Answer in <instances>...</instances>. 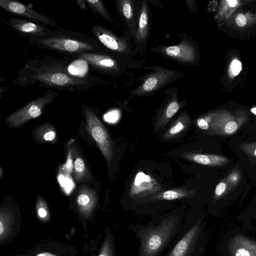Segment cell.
<instances>
[{"mask_svg": "<svg viewBox=\"0 0 256 256\" xmlns=\"http://www.w3.org/2000/svg\"><path fill=\"white\" fill-rule=\"evenodd\" d=\"M182 216L172 214L145 225L131 226L140 242L137 256H160L182 230Z\"/></svg>", "mask_w": 256, "mask_h": 256, "instance_id": "obj_1", "label": "cell"}, {"mask_svg": "<svg viewBox=\"0 0 256 256\" xmlns=\"http://www.w3.org/2000/svg\"><path fill=\"white\" fill-rule=\"evenodd\" d=\"M142 68L150 70V72L138 79V80L141 82L130 92V97L127 101L134 97L152 95L172 82L178 80L184 76V74L180 71L158 66H144Z\"/></svg>", "mask_w": 256, "mask_h": 256, "instance_id": "obj_2", "label": "cell"}, {"mask_svg": "<svg viewBox=\"0 0 256 256\" xmlns=\"http://www.w3.org/2000/svg\"><path fill=\"white\" fill-rule=\"evenodd\" d=\"M177 35L180 40L176 44L168 46L162 44L151 48L150 50L182 64H197L200 54L196 42L186 33H179Z\"/></svg>", "mask_w": 256, "mask_h": 256, "instance_id": "obj_3", "label": "cell"}, {"mask_svg": "<svg viewBox=\"0 0 256 256\" xmlns=\"http://www.w3.org/2000/svg\"><path fill=\"white\" fill-rule=\"evenodd\" d=\"M92 33L107 48L122 58L134 60L136 53L131 40L126 34L118 36L112 30L100 26H94Z\"/></svg>", "mask_w": 256, "mask_h": 256, "instance_id": "obj_4", "label": "cell"}, {"mask_svg": "<svg viewBox=\"0 0 256 256\" xmlns=\"http://www.w3.org/2000/svg\"><path fill=\"white\" fill-rule=\"evenodd\" d=\"M202 223L184 222L176 244L166 256H197Z\"/></svg>", "mask_w": 256, "mask_h": 256, "instance_id": "obj_5", "label": "cell"}, {"mask_svg": "<svg viewBox=\"0 0 256 256\" xmlns=\"http://www.w3.org/2000/svg\"><path fill=\"white\" fill-rule=\"evenodd\" d=\"M56 92L47 91L46 94L8 115L6 120L10 126L15 128L20 126L26 122L36 118L42 114L45 106L52 102Z\"/></svg>", "mask_w": 256, "mask_h": 256, "instance_id": "obj_6", "label": "cell"}, {"mask_svg": "<svg viewBox=\"0 0 256 256\" xmlns=\"http://www.w3.org/2000/svg\"><path fill=\"white\" fill-rule=\"evenodd\" d=\"M84 114L87 130L105 157L108 166H110L113 157L114 148L112 140L108 131L91 110L85 109Z\"/></svg>", "mask_w": 256, "mask_h": 256, "instance_id": "obj_7", "label": "cell"}, {"mask_svg": "<svg viewBox=\"0 0 256 256\" xmlns=\"http://www.w3.org/2000/svg\"><path fill=\"white\" fill-rule=\"evenodd\" d=\"M179 88L171 87L164 92L165 98L156 112L154 131L156 134L163 128L186 104V100H180Z\"/></svg>", "mask_w": 256, "mask_h": 256, "instance_id": "obj_8", "label": "cell"}, {"mask_svg": "<svg viewBox=\"0 0 256 256\" xmlns=\"http://www.w3.org/2000/svg\"><path fill=\"white\" fill-rule=\"evenodd\" d=\"M152 16L148 2L140 0L138 20L132 40L136 54L144 52L146 50L150 35Z\"/></svg>", "mask_w": 256, "mask_h": 256, "instance_id": "obj_9", "label": "cell"}, {"mask_svg": "<svg viewBox=\"0 0 256 256\" xmlns=\"http://www.w3.org/2000/svg\"><path fill=\"white\" fill-rule=\"evenodd\" d=\"M160 184L152 176L138 172L130 186L128 196L133 200L150 197L162 191Z\"/></svg>", "mask_w": 256, "mask_h": 256, "instance_id": "obj_10", "label": "cell"}, {"mask_svg": "<svg viewBox=\"0 0 256 256\" xmlns=\"http://www.w3.org/2000/svg\"><path fill=\"white\" fill-rule=\"evenodd\" d=\"M37 44L46 48L68 52H80L94 50L96 48L90 44L62 37L40 39Z\"/></svg>", "mask_w": 256, "mask_h": 256, "instance_id": "obj_11", "label": "cell"}, {"mask_svg": "<svg viewBox=\"0 0 256 256\" xmlns=\"http://www.w3.org/2000/svg\"><path fill=\"white\" fill-rule=\"evenodd\" d=\"M118 14L126 30V34L132 40L140 12V0H115Z\"/></svg>", "mask_w": 256, "mask_h": 256, "instance_id": "obj_12", "label": "cell"}, {"mask_svg": "<svg viewBox=\"0 0 256 256\" xmlns=\"http://www.w3.org/2000/svg\"><path fill=\"white\" fill-rule=\"evenodd\" d=\"M32 5H26L14 0H0V6L8 13L30 19L43 24L56 27L55 22L50 18L34 10Z\"/></svg>", "mask_w": 256, "mask_h": 256, "instance_id": "obj_13", "label": "cell"}, {"mask_svg": "<svg viewBox=\"0 0 256 256\" xmlns=\"http://www.w3.org/2000/svg\"><path fill=\"white\" fill-rule=\"evenodd\" d=\"M210 116L208 130L211 133L217 134H233L242 124L244 122L240 118H236L230 114L210 113Z\"/></svg>", "mask_w": 256, "mask_h": 256, "instance_id": "obj_14", "label": "cell"}, {"mask_svg": "<svg viewBox=\"0 0 256 256\" xmlns=\"http://www.w3.org/2000/svg\"><path fill=\"white\" fill-rule=\"evenodd\" d=\"M36 80L45 84L58 87H67L81 84V80L73 78L62 72L44 73L36 76Z\"/></svg>", "mask_w": 256, "mask_h": 256, "instance_id": "obj_15", "label": "cell"}, {"mask_svg": "<svg viewBox=\"0 0 256 256\" xmlns=\"http://www.w3.org/2000/svg\"><path fill=\"white\" fill-rule=\"evenodd\" d=\"M97 200L94 191L86 187L80 188L76 198V206L80 214L85 217L90 216L96 206Z\"/></svg>", "mask_w": 256, "mask_h": 256, "instance_id": "obj_16", "label": "cell"}, {"mask_svg": "<svg viewBox=\"0 0 256 256\" xmlns=\"http://www.w3.org/2000/svg\"><path fill=\"white\" fill-rule=\"evenodd\" d=\"M196 194L194 189H188L186 187H181L173 189L160 191L149 197L146 202L158 200H176L191 198Z\"/></svg>", "mask_w": 256, "mask_h": 256, "instance_id": "obj_17", "label": "cell"}, {"mask_svg": "<svg viewBox=\"0 0 256 256\" xmlns=\"http://www.w3.org/2000/svg\"><path fill=\"white\" fill-rule=\"evenodd\" d=\"M8 24L15 30L21 33L37 36L46 34L42 26L26 19L12 18L8 20Z\"/></svg>", "mask_w": 256, "mask_h": 256, "instance_id": "obj_18", "label": "cell"}, {"mask_svg": "<svg viewBox=\"0 0 256 256\" xmlns=\"http://www.w3.org/2000/svg\"><path fill=\"white\" fill-rule=\"evenodd\" d=\"M182 156L191 162L208 166H221L229 162L226 158L216 154L188 152L183 154Z\"/></svg>", "mask_w": 256, "mask_h": 256, "instance_id": "obj_19", "label": "cell"}, {"mask_svg": "<svg viewBox=\"0 0 256 256\" xmlns=\"http://www.w3.org/2000/svg\"><path fill=\"white\" fill-rule=\"evenodd\" d=\"M192 118L186 111L182 112L164 134L162 139L174 138L184 132L190 126Z\"/></svg>", "mask_w": 256, "mask_h": 256, "instance_id": "obj_20", "label": "cell"}, {"mask_svg": "<svg viewBox=\"0 0 256 256\" xmlns=\"http://www.w3.org/2000/svg\"><path fill=\"white\" fill-rule=\"evenodd\" d=\"M14 216L6 208H2L0 212V243L2 244L12 234L14 224Z\"/></svg>", "mask_w": 256, "mask_h": 256, "instance_id": "obj_21", "label": "cell"}, {"mask_svg": "<svg viewBox=\"0 0 256 256\" xmlns=\"http://www.w3.org/2000/svg\"><path fill=\"white\" fill-rule=\"evenodd\" d=\"M230 250L232 256H254L246 242V236L241 234L236 236L230 240Z\"/></svg>", "mask_w": 256, "mask_h": 256, "instance_id": "obj_22", "label": "cell"}, {"mask_svg": "<svg viewBox=\"0 0 256 256\" xmlns=\"http://www.w3.org/2000/svg\"><path fill=\"white\" fill-rule=\"evenodd\" d=\"M88 64L84 59L76 60L68 66V71L70 74L74 76L83 77L88 72Z\"/></svg>", "mask_w": 256, "mask_h": 256, "instance_id": "obj_23", "label": "cell"}, {"mask_svg": "<svg viewBox=\"0 0 256 256\" xmlns=\"http://www.w3.org/2000/svg\"><path fill=\"white\" fill-rule=\"evenodd\" d=\"M85 2L94 12H96L98 14L102 17L108 21L110 22H114L112 18L108 13L102 0H85Z\"/></svg>", "mask_w": 256, "mask_h": 256, "instance_id": "obj_24", "label": "cell"}, {"mask_svg": "<svg viewBox=\"0 0 256 256\" xmlns=\"http://www.w3.org/2000/svg\"><path fill=\"white\" fill-rule=\"evenodd\" d=\"M98 256H114V238L108 234L105 238Z\"/></svg>", "mask_w": 256, "mask_h": 256, "instance_id": "obj_25", "label": "cell"}, {"mask_svg": "<svg viewBox=\"0 0 256 256\" xmlns=\"http://www.w3.org/2000/svg\"><path fill=\"white\" fill-rule=\"evenodd\" d=\"M36 214L40 220L48 221L50 218V214L45 201L40 198L37 200L36 205Z\"/></svg>", "mask_w": 256, "mask_h": 256, "instance_id": "obj_26", "label": "cell"}, {"mask_svg": "<svg viewBox=\"0 0 256 256\" xmlns=\"http://www.w3.org/2000/svg\"><path fill=\"white\" fill-rule=\"evenodd\" d=\"M74 176L77 180H80L84 176L86 168L84 160L81 158H77L74 162Z\"/></svg>", "mask_w": 256, "mask_h": 256, "instance_id": "obj_27", "label": "cell"}, {"mask_svg": "<svg viewBox=\"0 0 256 256\" xmlns=\"http://www.w3.org/2000/svg\"><path fill=\"white\" fill-rule=\"evenodd\" d=\"M210 114L198 118L196 120L197 126L202 130H208L210 122Z\"/></svg>", "mask_w": 256, "mask_h": 256, "instance_id": "obj_28", "label": "cell"}, {"mask_svg": "<svg viewBox=\"0 0 256 256\" xmlns=\"http://www.w3.org/2000/svg\"><path fill=\"white\" fill-rule=\"evenodd\" d=\"M240 147L248 154L256 158V142L243 144Z\"/></svg>", "mask_w": 256, "mask_h": 256, "instance_id": "obj_29", "label": "cell"}, {"mask_svg": "<svg viewBox=\"0 0 256 256\" xmlns=\"http://www.w3.org/2000/svg\"><path fill=\"white\" fill-rule=\"evenodd\" d=\"M230 70L234 76H237L242 70V64L240 61L234 60L231 63Z\"/></svg>", "mask_w": 256, "mask_h": 256, "instance_id": "obj_30", "label": "cell"}, {"mask_svg": "<svg viewBox=\"0 0 256 256\" xmlns=\"http://www.w3.org/2000/svg\"><path fill=\"white\" fill-rule=\"evenodd\" d=\"M226 184L224 182H219L215 188V195L218 196H221L226 191Z\"/></svg>", "mask_w": 256, "mask_h": 256, "instance_id": "obj_31", "label": "cell"}, {"mask_svg": "<svg viewBox=\"0 0 256 256\" xmlns=\"http://www.w3.org/2000/svg\"><path fill=\"white\" fill-rule=\"evenodd\" d=\"M247 20L246 16L242 14H238L236 18V22L240 27H244L246 24Z\"/></svg>", "mask_w": 256, "mask_h": 256, "instance_id": "obj_32", "label": "cell"}, {"mask_svg": "<svg viewBox=\"0 0 256 256\" xmlns=\"http://www.w3.org/2000/svg\"><path fill=\"white\" fill-rule=\"evenodd\" d=\"M118 114L116 112H111L105 116V120L110 122H114L118 120Z\"/></svg>", "mask_w": 256, "mask_h": 256, "instance_id": "obj_33", "label": "cell"}, {"mask_svg": "<svg viewBox=\"0 0 256 256\" xmlns=\"http://www.w3.org/2000/svg\"><path fill=\"white\" fill-rule=\"evenodd\" d=\"M56 136V132L53 130H50L44 134L43 138L46 141H52L55 138Z\"/></svg>", "mask_w": 256, "mask_h": 256, "instance_id": "obj_34", "label": "cell"}, {"mask_svg": "<svg viewBox=\"0 0 256 256\" xmlns=\"http://www.w3.org/2000/svg\"><path fill=\"white\" fill-rule=\"evenodd\" d=\"M246 240L248 246L254 252V256H256V242L246 237Z\"/></svg>", "mask_w": 256, "mask_h": 256, "instance_id": "obj_35", "label": "cell"}, {"mask_svg": "<svg viewBox=\"0 0 256 256\" xmlns=\"http://www.w3.org/2000/svg\"><path fill=\"white\" fill-rule=\"evenodd\" d=\"M36 256H57V255L49 252H43L38 254Z\"/></svg>", "mask_w": 256, "mask_h": 256, "instance_id": "obj_36", "label": "cell"}, {"mask_svg": "<svg viewBox=\"0 0 256 256\" xmlns=\"http://www.w3.org/2000/svg\"><path fill=\"white\" fill-rule=\"evenodd\" d=\"M228 5L230 7H234L237 4L238 2L235 0H227Z\"/></svg>", "mask_w": 256, "mask_h": 256, "instance_id": "obj_37", "label": "cell"}, {"mask_svg": "<svg viewBox=\"0 0 256 256\" xmlns=\"http://www.w3.org/2000/svg\"><path fill=\"white\" fill-rule=\"evenodd\" d=\"M252 112L254 114H256V108H254L252 109Z\"/></svg>", "mask_w": 256, "mask_h": 256, "instance_id": "obj_38", "label": "cell"}]
</instances>
